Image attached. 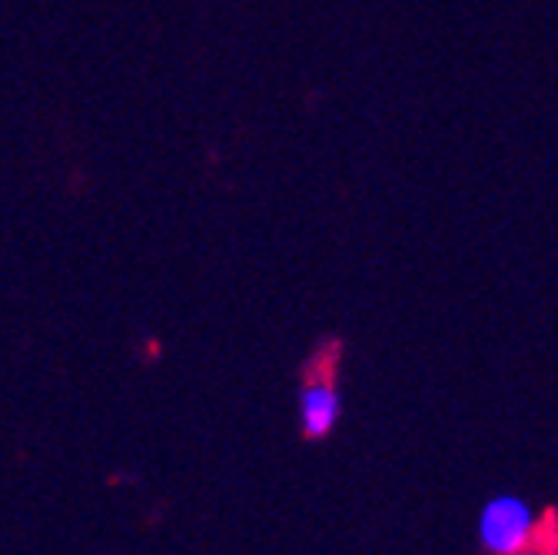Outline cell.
I'll return each instance as SVG.
<instances>
[{
  "instance_id": "cell-1",
  "label": "cell",
  "mask_w": 558,
  "mask_h": 555,
  "mask_svg": "<svg viewBox=\"0 0 558 555\" xmlns=\"http://www.w3.org/2000/svg\"><path fill=\"white\" fill-rule=\"evenodd\" d=\"M475 532L488 555H515L535 532V509L515 493L493 496L478 509Z\"/></svg>"
},
{
  "instance_id": "cell-2",
  "label": "cell",
  "mask_w": 558,
  "mask_h": 555,
  "mask_svg": "<svg viewBox=\"0 0 558 555\" xmlns=\"http://www.w3.org/2000/svg\"><path fill=\"white\" fill-rule=\"evenodd\" d=\"M339 412H342V399L339 389L329 379H313L303 386L300 393V423L303 433L310 439H323L336 430L339 423Z\"/></svg>"
}]
</instances>
